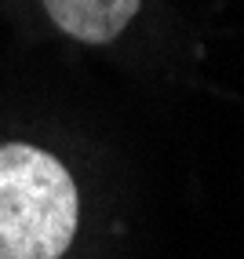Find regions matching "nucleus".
<instances>
[{
	"mask_svg": "<svg viewBox=\"0 0 244 259\" xmlns=\"http://www.w3.org/2000/svg\"><path fill=\"white\" fill-rule=\"evenodd\" d=\"M77 223L69 168L33 143H0V259H62Z\"/></svg>",
	"mask_w": 244,
	"mask_h": 259,
	"instance_id": "1",
	"label": "nucleus"
},
{
	"mask_svg": "<svg viewBox=\"0 0 244 259\" xmlns=\"http://www.w3.org/2000/svg\"><path fill=\"white\" fill-rule=\"evenodd\" d=\"M47 19L80 44H110L124 33L142 0H40Z\"/></svg>",
	"mask_w": 244,
	"mask_h": 259,
	"instance_id": "2",
	"label": "nucleus"
}]
</instances>
